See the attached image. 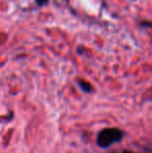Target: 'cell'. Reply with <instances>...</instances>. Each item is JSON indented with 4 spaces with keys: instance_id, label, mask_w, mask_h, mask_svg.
<instances>
[{
    "instance_id": "obj_1",
    "label": "cell",
    "mask_w": 152,
    "mask_h": 153,
    "mask_svg": "<svg viewBox=\"0 0 152 153\" xmlns=\"http://www.w3.org/2000/svg\"><path fill=\"white\" fill-rule=\"evenodd\" d=\"M123 132L117 128H105L98 133L97 144L101 148H108L114 143L121 141Z\"/></svg>"
},
{
    "instance_id": "obj_2",
    "label": "cell",
    "mask_w": 152,
    "mask_h": 153,
    "mask_svg": "<svg viewBox=\"0 0 152 153\" xmlns=\"http://www.w3.org/2000/svg\"><path fill=\"white\" fill-rule=\"evenodd\" d=\"M78 85H79V88H80V89L82 90L83 92H85V93L92 92V85H91V83H89L87 81L79 80L78 81Z\"/></svg>"
},
{
    "instance_id": "obj_3",
    "label": "cell",
    "mask_w": 152,
    "mask_h": 153,
    "mask_svg": "<svg viewBox=\"0 0 152 153\" xmlns=\"http://www.w3.org/2000/svg\"><path fill=\"white\" fill-rule=\"evenodd\" d=\"M35 1H36V3H37V5L43 6V5H45V4L48 3L49 0H35Z\"/></svg>"
},
{
    "instance_id": "obj_4",
    "label": "cell",
    "mask_w": 152,
    "mask_h": 153,
    "mask_svg": "<svg viewBox=\"0 0 152 153\" xmlns=\"http://www.w3.org/2000/svg\"><path fill=\"white\" fill-rule=\"evenodd\" d=\"M124 153H132V152H129V151H125Z\"/></svg>"
}]
</instances>
